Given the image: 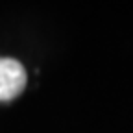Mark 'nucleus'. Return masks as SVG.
<instances>
[{"label":"nucleus","mask_w":133,"mask_h":133,"mask_svg":"<svg viewBox=\"0 0 133 133\" xmlns=\"http://www.w3.org/2000/svg\"><path fill=\"white\" fill-rule=\"evenodd\" d=\"M28 83V76L21 61L0 57V102H9L19 96Z\"/></svg>","instance_id":"nucleus-1"}]
</instances>
